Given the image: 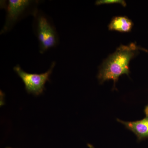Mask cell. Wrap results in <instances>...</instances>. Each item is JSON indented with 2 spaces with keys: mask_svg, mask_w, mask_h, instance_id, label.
I'll list each match as a JSON object with an SVG mask.
<instances>
[{
  "mask_svg": "<svg viewBox=\"0 0 148 148\" xmlns=\"http://www.w3.org/2000/svg\"><path fill=\"white\" fill-rule=\"evenodd\" d=\"M139 50H142L143 51H145L147 53H148V50H147V49H145L143 48H140V47H139Z\"/></svg>",
  "mask_w": 148,
  "mask_h": 148,
  "instance_id": "cell-9",
  "label": "cell"
},
{
  "mask_svg": "<svg viewBox=\"0 0 148 148\" xmlns=\"http://www.w3.org/2000/svg\"><path fill=\"white\" fill-rule=\"evenodd\" d=\"M133 26V22L126 16H116L109 24L108 29L110 31L127 33L131 31Z\"/></svg>",
  "mask_w": 148,
  "mask_h": 148,
  "instance_id": "cell-6",
  "label": "cell"
},
{
  "mask_svg": "<svg viewBox=\"0 0 148 148\" xmlns=\"http://www.w3.org/2000/svg\"><path fill=\"white\" fill-rule=\"evenodd\" d=\"M56 63L53 61L50 68L44 73L41 74L29 73L25 72L18 64L14 67V71L22 80L25 88L29 93L36 95H39L43 92L45 84L49 80Z\"/></svg>",
  "mask_w": 148,
  "mask_h": 148,
  "instance_id": "cell-4",
  "label": "cell"
},
{
  "mask_svg": "<svg viewBox=\"0 0 148 148\" xmlns=\"http://www.w3.org/2000/svg\"><path fill=\"white\" fill-rule=\"evenodd\" d=\"M34 18L33 29L38 41L40 53L43 54L58 45L59 36L51 18L43 12L38 9Z\"/></svg>",
  "mask_w": 148,
  "mask_h": 148,
  "instance_id": "cell-3",
  "label": "cell"
},
{
  "mask_svg": "<svg viewBox=\"0 0 148 148\" xmlns=\"http://www.w3.org/2000/svg\"><path fill=\"white\" fill-rule=\"evenodd\" d=\"M139 47L134 43L128 45H121L111 54L102 64L98 77L101 83L112 79L114 85L119 77L130 73L129 64L138 53Z\"/></svg>",
  "mask_w": 148,
  "mask_h": 148,
  "instance_id": "cell-1",
  "label": "cell"
},
{
  "mask_svg": "<svg viewBox=\"0 0 148 148\" xmlns=\"http://www.w3.org/2000/svg\"><path fill=\"white\" fill-rule=\"evenodd\" d=\"M111 4H120L123 7L127 5L125 1L123 0H98L95 2V5H97Z\"/></svg>",
  "mask_w": 148,
  "mask_h": 148,
  "instance_id": "cell-7",
  "label": "cell"
},
{
  "mask_svg": "<svg viewBox=\"0 0 148 148\" xmlns=\"http://www.w3.org/2000/svg\"><path fill=\"white\" fill-rule=\"evenodd\" d=\"M39 1L8 0L1 2V8L6 10L5 22L0 34H6L13 29L18 21L29 15L33 16L38 10Z\"/></svg>",
  "mask_w": 148,
  "mask_h": 148,
  "instance_id": "cell-2",
  "label": "cell"
},
{
  "mask_svg": "<svg viewBox=\"0 0 148 148\" xmlns=\"http://www.w3.org/2000/svg\"><path fill=\"white\" fill-rule=\"evenodd\" d=\"M117 121L135 133L138 140L148 138V117L136 121H124L119 119Z\"/></svg>",
  "mask_w": 148,
  "mask_h": 148,
  "instance_id": "cell-5",
  "label": "cell"
},
{
  "mask_svg": "<svg viewBox=\"0 0 148 148\" xmlns=\"http://www.w3.org/2000/svg\"><path fill=\"white\" fill-rule=\"evenodd\" d=\"M145 113L146 114V116L148 117V104L147 106H146L145 109Z\"/></svg>",
  "mask_w": 148,
  "mask_h": 148,
  "instance_id": "cell-8",
  "label": "cell"
},
{
  "mask_svg": "<svg viewBox=\"0 0 148 148\" xmlns=\"http://www.w3.org/2000/svg\"><path fill=\"white\" fill-rule=\"evenodd\" d=\"M88 147H89V148H95L92 145H89V144H88Z\"/></svg>",
  "mask_w": 148,
  "mask_h": 148,
  "instance_id": "cell-10",
  "label": "cell"
}]
</instances>
